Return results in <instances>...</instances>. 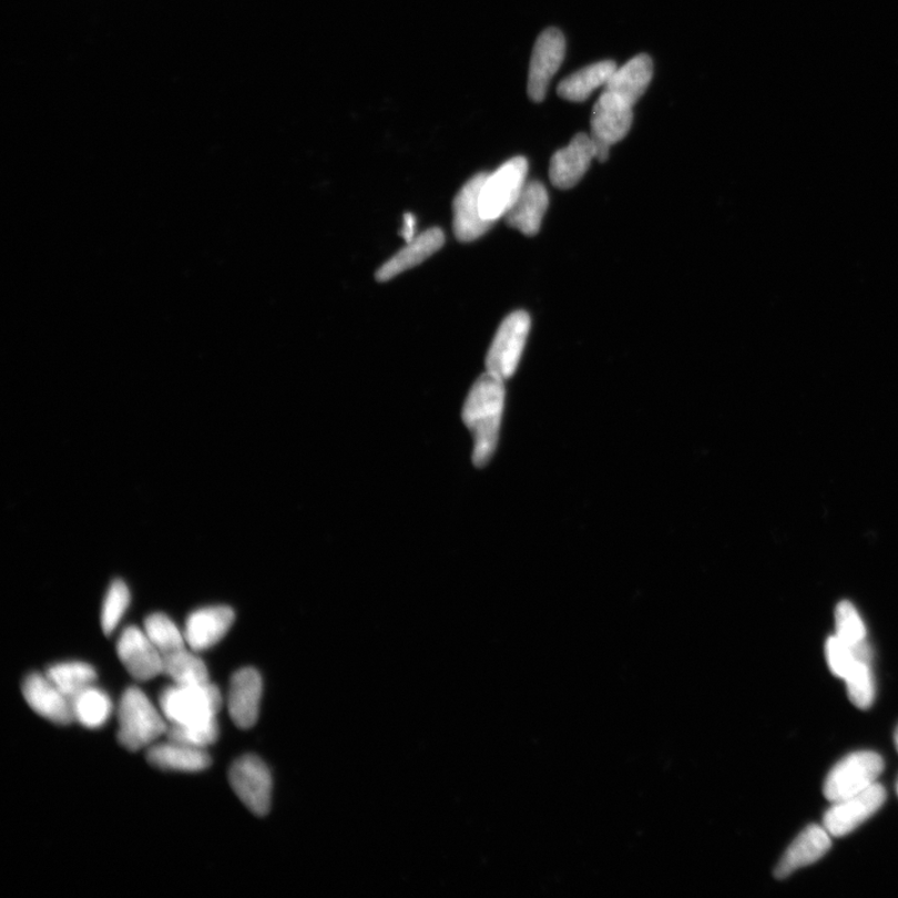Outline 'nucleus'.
Here are the masks:
<instances>
[{"label":"nucleus","instance_id":"f03ea898","mask_svg":"<svg viewBox=\"0 0 898 898\" xmlns=\"http://www.w3.org/2000/svg\"><path fill=\"white\" fill-rule=\"evenodd\" d=\"M118 741L129 752H137L166 734L167 725L139 687H127L118 708Z\"/></svg>","mask_w":898,"mask_h":898},{"label":"nucleus","instance_id":"9b49d317","mask_svg":"<svg viewBox=\"0 0 898 898\" xmlns=\"http://www.w3.org/2000/svg\"><path fill=\"white\" fill-rule=\"evenodd\" d=\"M487 173H479L469 178L459 190L453 202L455 235L462 243H471L482 237L494 223L482 216L479 196L487 177Z\"/></svg>","mask_w":898,"mask_h":898},{"label":"nucleus","instance_id":"6ab92c4d","mask_svg":"<svg viewBox=\"0 0 898 898\" xmlns=\"http://www.w3.org/2000/svg\"><path fill=\"white\" fill-rule=\"evenodd\" d=\"M653 72L652 58L646 54L636 55L623 67L616 68L604 90L634 106L651 85Z\"/></svg>","mask_w":898,"mask_h":898},{"label":"nucleus","instance_id":"423d86ee","mask_svg":"<svg viewBox=\"0 0 898 898\" xmlns=\"http://www.w3.org/2000/svg\"><path fill=\"white\" fill-rule=\"evenodd\" d=\"M529 329L531 317L525 312H514L503 319L489 347L486 358L487 373L502 379L514 375L521 361Z\"/></svg>","mask_w":898,"mask_h":898},{"label":"nucleus","instance_id":"4468645a","mask_svg":"<svg viewBox=\"0 0 898 898\" xmlns=\"http://www.w3.org/2000/svg\"><path fill=\"white\" fill-rule=\"evenodd\" d=\"M633 106L612 93L604 92L593 108L591 136L595 142L612 146L631 132Z\"/></svg>","mask_w":898,"mask_h":898},{"label":"nucleus","instance_id":"a878e982","mask_svg":"<svg viewBox=\"0 0 898 898\" xmlns=\"http://www.w3.org/2000/svg\"><path fill=\"white\" fill-rule=\"evenodd\" d=\"M163 674L173 678L175 684L196 685L208 683L205 663L186 647L163 656Z\"/></svg>","mask_w":898,"mask_h":898},{"label":"nucleus","instance_id":"f257e3e1","mask_svg":"<svg viewBox=\"0 0 898 898\" xmlns=\"http://www.w3.org/2000/svg\"><path fill=\"white\" fill-rule=\"evenodd\" d=\"M506 402L504 379L486 373L466 399L463 422L474 438L473 463L483 467L493 457Z\"/></svg>","mask_w":898,"mask_h":898},{"label":"nucleus","instance_id":"412c9836","mask_svg":"<svg viewBox=\"0 0 898 898\" xmlns=\"http://www.w3.org/2000/svg\"><path fill=\"white\" fill-rule=\"evenodd\" d=\"M549 205L545 186L539 182L527 183L516 204L504 216L509 226L527 236H534L541 229Z\"/></svg>","mask_w":898,"mask_h":898},{"label":"nucleus","instance_id":"cd10ccee","mask_svg":"<svg viewBox=\"0 0 898 898\" xmlns=\"http://www.w3.org/2000/svg\"><path fill=\"white\" fill-rule=\"evenodd\" d=\"M845 682L848 697L855 706L863 711L871 707L875 701V684L870 663L857 662L845 677Z\"/></svg>","mask_w":898,"mask_h":898},{"label":"nucleus","instance_id":"f8f14e48","mask_svg":"<svg viewBox=\"0 0 898 898\" xmlns=\"http://www.w3.org/2000/svg\"><path fill=\"white\" fill-rule=\"evenodd\" d=\"M263 688V677L256 669L244 667L234 674L228 687L227 706L237 727L246 731L257 723Z\"/></svg>","mask_w":898,"mask_h":898},{"label":"nucleus","instance_id":"39448f33","mask_svg":"<svg viewBox=\"0 0 898 898\" xmlns=\"http://www.w3.org/2000/svg\"><path fill=\"white\" fill-rule=\"evenodd\" d=\"M882 757L873 752H858L843 758L824 784V795L828 802L837 803L873 786L884 772Z\"/></svg>","mask_w":898,"mask_h":898},{"label":"nucleus","instance_id":"c756f323","mask_svg":"<svg viewBox=\"0 0 898 898\" xmlns=\"http://www.w3.org/2000/svg\"><path fill=\"white\" fill-rule=\"evenodd\" d=\"M166 736L169 741L172 742L205 748L216 743L218 737V724L216 718L215 721L203 724H170V726H167Z\"/></svg>","mask_w":898,"mask_h":898},{"label":"nucleus","instance_id":"4be33fe9","mask_svg":"<svg viewBox=\"0 0 898 898\" xmlns=\"http://www.w3.org/2000/svg\"><path fill=\"white\" fill-rule=\"evenodd\" d=\"M616 68L613 60H604V62L588 65L562 80V83L558 85L557 93L568 102H585L594 90L606 85Z\"/></svg>","mask_w":898,"mask_h":898},{"label":"nucleus","instance_id":"473e14b6","mask_svg":"<svg viewBox=\"0 0 898 898\" xmlns=\"http://www.w3.org/2000/svg\"><path fill=\"white\" fill-rule=\"evenodd\" d=\"M895 743H896V747H897V752H898V727H897V731H896V734H895Z\"/></svg>","mask_w":898,"mask_h":898},{"label":"nucleus","instance_id":"6e6552de","mask_svg":"<svg viewBox=\"0 0 898 898\" xmlns=\"http://www.w3.org/2000/svg\"><path fill=\"white\" fill-rule=\"evenodd\" d=\"M885 802V787L875 783L860 794L834 803L824 816V827L831 836L843 837L880 810Z\"/></svg>","mask_w":898,"mask_h":898},{"label":"nucleus","instance_id":"aec40b11","mask_svg":"<svg viewBox=\"0 0 898 898\" xmlns=\"http://www.w3.org/2000/svg\"><path fill=\"white\" fill-rule=\"evenodd\" d=\"M146 758L150 765L167 772L198 773L212 765L205 748L172 741L149 747Z\"/></svg>","mask_w":898,"mask_h":898},{"label":"nucleus","instance_id":"7c9ffc66","mask_svg":"<svg viewBox=\"0 0 898 898\" xmlns=\"http://www.w3.org/2000/svg\"><path fill=\"white\" fill-rule=\"evenodd\" d=\"M826 657L833 674L844 678V681L856 663L861 662L858 661L854 649L845 644L837 635L827 639Z\"/></svg>","mask_w":898,"mask_h":898},{"label":"nucleus","instance_id":"5701e85b","mask_svg":"<svg viewBox=\"0 0 898 898\" xmlns=\"http://www.w3.org/2000/svg\"><path fill=\"white\" fill-rule=\"evenodd\" d=\"M836 635L854 649L858 661L871 662V649L866 642V627L850 602L843 601L836 608Z\"/></svg>","mask_w":898,"mask_h":898},{"label":"nucleus","instance_id":"a211bd4d","mask_svg":"<svg viewBox=\"0 0 898 898\" xmlns=\"http://www.w3.org/2000/svg\"><path fill=\"white\" fill-rule=\"evenodd\" d=\"M445 242L446 237L441 228L427 229V232L415 237L412 242L407 243L401 252H398L377 269V282H389V279L407 272V269L422 264L425 259L439 252Z\"/></svg>","mask_w":898,"mask_h":898},{"label":"nucleus","instance_id":"9d476101","mask_svg":"<svg viewBox=\"0 0 898 898\" xmlns=\"http://www.w3.org/2000/svg\"><path fill=\"white\" fill-rule=\"evenodd\" d=\"M116 652L127 673L139 682L163 674V655L142 629L126 627L119 637Z\"/></svg>","mask_w":898,"mask_h":898},{"label":"nucleus","instance_id":"7ed1b4c3","mask_svg":"<svg viewBox=\"0 0 898 898\" xmlns=\"http://www.w3.org/2000/svg\"><path fill=\"white\" fill-rule=\"evenodd\" d=\"M160 706L170 724L193 725L215 721L223 696L212 683L169 686L160 694Z\"/></svg>","mask_w":898,"mask_h":898},{"label":"nucleus","instance_id":"f3484780","mask_svg":"<svg viewBox=\"0 0 898 898\" xmlns=\"http://www.w3.org/2000/svg\"><path fill=\"white\" fill-rule=\"evenodd\" d=\"M831 835L825 827L812 825L797 836L775 868L777 880L793 875L798 868L812 865L824 857L831 847Z\"/></svg>","mask_w":898,"mask_h":898},{"label":"nucleus","instance_id":"2f4dec72","mask_svg":"<svg viewBox=\"0 0 898 898\" xmlns=\"http://www.w3.org/2000/svg\"><path fill=\"white\" fill-rule=\"evenodd\" d=\"M416 217L411 213H406L404 216V227L401 235L407 243L412 242L415 238Z\"/></svg>","mask_w":898,"mask_h":898},{"label":"nucleus","instance_id":"bb28decb","mask_svg":"<svg viewBox=\"0 0 898 898\" xmlns=\"http://www.w3.org/2000/svg\"><path fill=\"white\" fill-rule=\"evenodd\" d=\"M144 631L162 655L185 649V635L167 615L154 613L145 619Z\"/></svg>","mask_w":898,"mask_h":898},{"label":"nucleus","instance_id":"ddd939ff","mask_svg":"<svg viewBox=\"0 0 898 898\" xmlns=\"http://www.w3.org/2000/svg\"><path fill=\"white\" fill-rule=\"evenodd\" d=\"M235 622V612L227 605L200 608L186 619L185 641L193 652L213 647L228 633Z\"/></svg>","mask_w":898,"mask_h":898},{"label":"nucleus","instance_id":"0eeeda50","mask_svg":"<svg viewBox=\"0 0 898 898\" xmlns=\"http://www.w3.org/2000/svg\"><path fill=\"white\" fill-rule=\"evenodd\" d=\"M228 780L249 812L265 816L272 807L273 777L269 768L255 755L237 758L229 768Z\"/></svg>","mask_w":898,"mask_h":898},{"label":"nucleus","instance_id":"c85d7f7f","mask_svg":"<svg viewBox=\"0 0 898 898\" xmlns=\"http://www.w3.org/2000/svg\"><path fill=\"white\" fill-rule=\"evenodd\" d=\"M129 604L130 592L127 585L122 579H115L110 584L103 603L102 627L105 635H110L115 631Z\"/></svg>","mask_w":898,"mask_h":898},{"label":"nucleus","instance_id":"b1692460","mask_svg":"<svg viewBox=\"0 0 898 898\" xmlns=\"http://www.w3.org/2000/svg\"><path fill=\"white\" fill-rule=\"evenodd\" d=\"M47 676L70 702L96 681L94 667L79 662L50 666Z\"/></svg>","mask_w":898,"mask_h":898},{"label":"nucleus","instance_id":"1a4fd4ad","mask_svg":"<svg viewBox=\"0 0 898 898\" xmlns=\"http://www.w3.org/2000/svg\"><path fill=\"white\" fill-rule=\"evenodd\" d=\"M565 55V38L557 28L545 29L538 37L528 75V95L535 103L545 99L549 84L561 68Z\"/></svg>","mask_w":898,"mask_h":898},{"label":"nucleus","instance_id":"dca6fc26","mask_svg":"<svg viewBox=\"0 0 898 898\" xmlns=\"http://www.w3.org/2000/svg\"><path fill=\"white\" fill-rule=\"evenodd\" d=\"M22 691L28 705L47 721L57 725H69L75 721L72 702L47 675H28Z\"/></svg>","mask_w":898,"mask_h":898},{"label":"nucleus","instance_id":"2eb2a0df","mask_svg":"<svg viewBox=\"0 0 898 898\" xmlns=\"http://www.w3.org/2000/svg\"><path fill=\"white\" fill-rule=\"evenodd\" d=\"M594 159V144L591 135L583 133L575 135L571 144L558 150L552 156L551 166H549L552 184L563 190L574 187L586 174Z\"/></svg>","mask_w":898,"mask_h":898},{"label":"nucleus","instance_id":"20e7f679","mask_svg":"<svg viewBox=\"0 0 898 898\" xmlns=\"http://www.w3.org/2000/svg\"><path fill=\"white\" fill-rule=\"evenodd\" d=\"M528 162L517 156L508 160L493 174H488L479 196L482 216L496 223L516 204L527 184Z\"/></svg>","mask_w":898,"mask_h":898},{"label":"nucleus","instance_id":"393cba45","mask_svg":"<svg viewBox=\"0 0 898 898\" xmlns=\"http://www.w3.org/2000/svg\"><path fill=\"white\" fill-rule=\"evenodd\" d=\"M72 706L75 721L88 728L102 727L113 711L110 697L94 686L78 694L72 701Z\"/></svg>","mask_w":898,"mask_h":898}]
</instances>
